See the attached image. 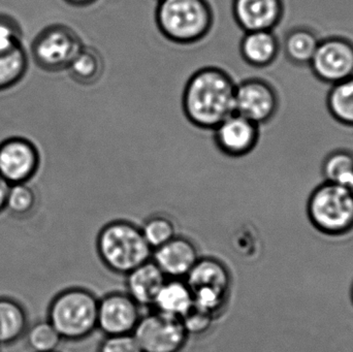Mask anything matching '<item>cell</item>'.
I'll return each mask as SVG.
<instances>
[{"label": "cell", "mask_w": 353, "mask_h": 352, "mask_svg": "<svg viewBox=\"0 0 353 352\" xmlns=\"http://www.w3.org/2000/svg\"><path fill=\"white\" fill-rule=\"evenodd\" d=\"M279 51V39L273 30L245 32L240 43L241 56L254 68H265L273 63Z\"/></svg>", "instance_id": "obj_17"}, {"label": "cell", "mask_w": 353, "mask_h": 352, "mask_svg": "<svg viewBox=\"0 0 353 352\" xmlns=\"http://www.w3.org/2000/svg\"><path fill=\"white\" fill-rule=\"evenodd\" d=\"M37 204V196L32 188L27 183L10 185L6 200V208L17 215H26L30 213Z\"/></svg>", "instance_id": "obj_27"}, {"label": "cell", "mask_w": 353, "mask_h": 352, "mask_svg": "<svg viewBox=\"0 0 353 352\" xmlns=\"http://www.w3.org/2000/svg\"><path fill=\"white\" fill-rule=\"evenodd\" d=\"M319 80L334 85L353 76V43L341 37L321 39L310 64Z\"/></svg>", "instance_id": "obj_9"}, {"label": "cell", "mask_w": 353, "mask_h": 352, "mask_svg": "<svg viewBox=\"0 0 353 352\" xmlns=\"http://www.w3.org/2000/svg\"><path fill=\"white\" fill-rule=\"evenodd\" d=\"M29 58L23 45L0 51V91L12 88L28 70Z\"/></svg>", "instance_id": "obj_22"}, {"label": "cell", "mask_w": 353, "mask_h": 352, "mask_svg": "<svg viewBox=\"0 0 353 352\" xmlns=\"http://www.w3.org/2000/svg\"><path fill=\"white\" fill-rule=\"evenodd\" d=\"M153 258L167 278L172 279L187 277L199 260L194 244L179 237L155 249Z\"/></svg>", "instance_id": "obj_15"}, {"label": "cell", "mask_w": 353, "mask_h": 352, "mask_svg": "<svg viewBox=\"0 0 353 352\" xmlns=\"http://www.w3.org/2000/svg\"><path fill=\"white\" fill-rule=\"evenodd\" d=\"M352 298H353V289H352Z\"/></svg>", "instance_id": "obj_34"}, {"label": "cell", "mask_w": 353, "mask_h": 352, "mask_svg": "<svg viewBox=\"0 0 353 352\" xmlns=\"http://www.w3.org/2000/svg\"><path fill=\"white\" fill-rule=\"evenodd\" d=\"M132 335L143 352H180L188 338L180 318L157 311L141 318Z\"/></svg>", "instance_id": "obj_8"}, {"label": "cell", "mask_w": 353, "mask_h": 352, "mask_svg": "<svg viewBox=\"0 0 353 352\" xmlns=\"http://www.w3.org/2000/svg\"><path fill=\"white\" fill-rule=\"evenodd\" d=\"M279 97L275 88L261 79H247L236 86L234 113L254 123H267L277 113Z\"/></svg>", "instance_id": "obj_10"}, {"label": "cell", "mask_w": 353, "mask_h": 352, "mask_svg": "<svg viewBox=\"0 0 353 352\" xmlns=\"http://www.w3.org/2000/svg\"><path fill=\"white\" fill-rule=\"evenodd\" d=\"M230 275L219 260L203 258L187 275L186 283L193 296V306L215 318L225 306Z\"/></svg>", "instance_id": "obj_6"}, {"label": "cell", "mask_w": 353, "mask_h": 352, "mask_svg": "<svg viewBox=\"0 0 353 352\" xmlns=\"http://www.w3.org/2000/svg\"><path fill=\"white\" fill-rule=\"evenodd\" d=\"M103 66L105 63L101 53L85 45L66 70L74 82L81 85H92L103 76Z\"/></svg>", "instance_id": "obj_21"}, {"label": "cell", "mask_w": 353, "mask_h": 352, "mask_svg": "<svg viewBox=\"0 0 353 352\" xmlns=\"http://www.w3.org/2000/svg\"><path fill=\"white\" fill-rule=\"evenodd\" d=\"M321 39L306 27L292 29L284 39L286 57L296 65H309Z\"/></svg>", "instance_id": "obj_19"}, {"label": "cell", "mask_w": 353, "mask_h": 352, "mask_svg": "<svg viewBox=\"0 0 353 352\" xmlns=\"http://www.w3.org/2000/svg\"><path fill=\"white\" fill-rule=\"evenodd\" d=\"M232 14L245 32L274 30L284 16L283 0H234Z\"/></svg>", "instance_id": "obj_14"}, {"label": "cell", "mask_w": 353, "mask_h": 352, "mask_svg": "<svg viewBox=\"0 0 353 352\" xmlns=\"http://www.w3.org/2000/svg\"><path fill=\"white\" fill-rule=\"evenodd\" d=\"M327 103L334 119L344 125L353 126V76L332 85Z\"/></svg>", "instance_id": "obj_23"}, {"label": "cell", "mask_w": 353, "mask_h": 352, "mask_svg": "<svg viewBox=\"0 0 353 352\" xmlns=\"http://www.w3.org/2000/svg\"><path fill=\"white\" fill-rule=\"evenodd\" d=\"M85 47L78 33L64 24L43 28L31 43L35 64L46 72L68 70L72 60Z\"/></svg>", "instance_id": "obj_7"}, {"label": "cell", "mask_w": 353, "mask_h": 352, "mask_svg": "<svg viewBox=\"0 0 353 352\" xmlns=\"http://www.w3.org/2000/svg\"><path fill=\"white\" fill-rule=\"evenodd\" d=\"M10 184L0 176V212L6 208V200L10 192Z\"/></svg>", "instance_id": "obj_31"}, {"label": "cell", "mask_w": 353, "mask_h": 352, "mask_svg": "<svg viewBox=\"0 0 353 352\" xmlns=\"http://www.w3.org/2000/svg\"><path fill=\"white\" fill-rule=\"evenodd\" d=\"M64 1L74 6H87L94 3L97 0H64Z\"/></svg>", "instance_id": "obj_32"}, {"label": "cell", "mask_w": 353, "mask_h": 352, "mask_svg": "<svg viewBox=\"0 0 353 352\" xmlns=\"http://www.w3.org/2000/svg\"><path fill=\"white\" fill-rule=\"evenodd\" d=\"M22 28L16 19L0 12V51L23 45Z\"/></svg>", "instance_id": "obj_28"}, {"label": "cell", "mask_w": 353, "mask_h": 352, "mask_svg": "<svg viewBox=\"0 0 353 352\" xmlns=\"http://www.w3.org/2000/svg\"><path fill=\"white\" fill-rule=\"evenodd\" d=\"M155 20L163 37L189 45L201 41L213 26V10L208 0H159Z\"/></svg>", "instance_id": "obj_2"}, {"label": "cell", "mask_w": 353, "mask_h": 352, "mask_svg": "<svg viewBox=\"0 0 353 352\" xmlns=\"http://www.w3.org/2000/svg\"><path fill=\"white\" fill-rule=\"evenodd\" d=\"M321 173L325 182L348 188L353 180V153L343 149L330 153L323 159Z\"/></svg>", "instance_id": "obj_24"}, {"label": "cell", "mask_w": 353, "mask_h": 352, "mask_svg": "<svg viewBox=\"0 0 353 352\" xmlns=\"http://www.w3.org/2000/svg\"><path fill=\"white\" fill-rule=\"evenodd\" d=\"M168 278L154 262H145L128 274V293L139 306H150Z\"/></svg>", "instance_id": "obj_16"}, {"label": "cell", "mask_w": 353, "mask_h": 352, "mask_svg": "<svg viewBox=\"0 0 353 352\" xmlns=\"http://www.w3.org/2000/svg\"><path fill=\"white\" fill-rule=\"evenodd\" d=\"M56 352V351H55Z\"/></svg>", "instance_id": "obj_35"}, {"label": "cell", "mask_w": 353, "mask_h": 352, "mask_svg": "<svg viewBox=\"0 0 353 352\" xmlns=\"http://www.w3.org/2000/svg\"><path fill=\"white\" fill-rule=\"evenodd\" d=\"M140 320V306L128 293H110L99 301L97 328L105 336L132 335Z\"/></svg>", "instance_id": "obj_12"}, {"label": "cell", "mask_w": 353, "mask_h": 352, "mask_svg": "<svg viewBox=\"0 0 353 352\" xmlns=\"http://www.w3.org/2000/svg\"><path fill=\"white\" fill-rule=\"evenodd\" d=\"M309 218L327 235H341L353 227V196L345 186L323 182L309 196Z\"/></svg>", "instance_id": "obj_5"}, {"label": "cell", "mask_w": 353, "mask_h": 352, "mask_svg": "<svg viewBox=\"0 0 353 352\" xmlns=\"http://www.w3.org/2000/svg\"><path fill=\"white\" fill-rule=\"evenodd\" d=\"M27 328V315L22 306L10 299H0V345L19 340Z\"/></svg>", "instance_id": "obj_20"}, {"label": "cell", "mask_w": 353, "mask_h": 352, "mask_svg": "<svg viewBox=\"0 0 353 352\" xmlns=\"http://www.w3.org/2000/svg\"><path fill=\"white\" fill-rule=\"evenodd\" d=\"M259 125L234 113L214 128L216 146L226 156L243 157L256 147Z\"/></svg>", "instance_id": "obj_13"}, {"label": "cell", "mask_w": 353, "mask_h": 352, "mask_svg": "<svg viewBox=\"0 0 353 352\" xmlns=\"http://www.w3.org/2000/svg\"><path fill=\"white\" fill-rule=\"evenodd\" d=\"M61 340L49 320L37 322L27 332V343L33 352H55Z\"/></svg>", "instance_id": "obj_25"}, {"label": "cell", "mask_w": 353, "mask_h": 352, "mask_svg": "<svg viewBox=\"0 0 353 352\" xmlns=\"http://www.w3.org/2000/svg\"><path fill=\"white\" fill-rule=\"evenodd\" d=\"M99 352H143L134 335L107 336L99 345Z\"/></svg>", "instance_id": "obj_30"}, {"label": "cell", "mask_w": 353, "mask_h": 352, "mask_svg": "<svg viewBox=\"0 0 353 352\" xmlns=\"http://www.w3.org/2000/svg\"><path fill=\"white\" fill-rule=\"evenodd\" d=\"M39 165V149L28 138L12 136L0 143V176L10 185L28 183Z\"/></svg>", "instance_id": "obj_11"}, {"label": "cell", "mask_w": 353, "mask_h": 352, "mask_svg": "<svg viewBox=\"0 0 353 352\" xmlns=\"http://www.w3.org/2000/svg\"><path fill=\"white\" fill-rule=\"evenodd\" d=\"M153 306L157 312L181 320L192 309V291L186 281L184 282L181 279L167 280Z\"/></svg>", "instance_id": "obj_18"}, {"label": "cell", "mask_w": 353, "mask_h": 352, "mask_svg": "<svg viewBox=\"0 0 353 352\" xmlns=\"http://www.w3.org/2000/svg\"><path fill=\"white\" fill-rule=\"evenodd\" d=\"M99 300L90 291L72 289L59 293L50 305L49 322L62 339L78 341L97 329Z\"/></svg>", "instance_id": "obj_4"}, {"label": "cell", "mask_w": 353, "mask_h": 352, "mask_svg": "<svg viewBox=\"0 0 353 352\" xmlns=\"http://www.w3.org/2000/svg\"><path fill=\"white\" fill-rule=\"evenodd\" d=\"M97 250L103 264L118 274L128 275L153 256L141 229L126 221L105 225L99 233Z\"/></svg>", "instance_id": "obj_3"}, {"label": "cell", "mask_w": 353, "mask_h": 352, "mask_svg": "<svg viewBox=\"0 0 353 352\" xmlns=\"http://www.w3.org/2000/svg\"><path fill=\"white\" fill-rule=\"evenodd\" d=\"M214 316L207 312L201 311L193 306L192 309L181 318L182 320L183 326L186 330L187 334L197 335L203 334L211 328L213 324Z\"/></svg>", "instance_id": "obj_29"}, {"label": "cell", "mask_w": 353, "mask_h": 352, "mask_svg": "<svg viewBox=\"0 0 353 352\" xmlns=\"http://www.w3.org/2000/svg\"><path fill=\"white\" fill-rule=\"evenodd\" d=\"M348 189L350 190V192H352V196H353V180H352V183H350V185L348 186Z\"/></svg>", "instance_id": "obj_33"}, {"label": "cell", "mask_w": 353, "mask_h": 352, "mask_svg": "<svg viewBox=\"0 0 353 352\" xmlns=\"http://www.w3.org/2000/svg\"><path fill=\"white\" fill-rule=\"evenodd\" d=\"M141 231L153 250L165 245L176 237L175 225L171 219L165 216L151 217Z\"/></svg>", "instance_id": "obj_26"}, {"label": "cell", "mask_w": 353, "mask_h": 352, "mask_svg": "<svg viewBox=\"0 0 353 352\" xmlns=\"http://www.w3.org/2000/svg\"><path fill=\"white\" fill-rule=\"evenodd\" d=\"M236 83L218 68H203L187 82L182 96L185 116L201 130H214L234 113Z\"/></svg>", "instance_id": "obj_1"}]
</instances>
